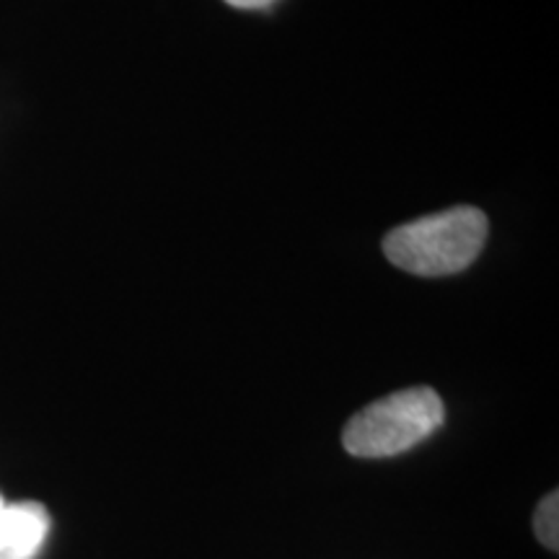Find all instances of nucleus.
Returning <instances> with one entry per match:
<instances>
[{"label":"nucleus","mask_w":559,"mask_h":559,"mask_svg":"<svg viewBox=\"0 0 559 559\" xmlns=\"http://www.w3.org/2000/svg\"><path fill=\"white\" fill-rule=\"evenodd\" d=\"M487 241V215L477 207H451L394 228L383 239L389 262L419 277L456 275L477 260Z\"/></svg>","instance_id":"1"},{"label":"nucleus","mask_w":559,"mask_h":559,"mask_svg":"<svg viewBox=\"0 0 559 559\" xmlns=\"http://www.w3.org/2000/svg\"><path fill=\"white\" fill-rule=\"evenodd\" d=\"M445 419L440 396L428 386L394 391L362 407L347 423L342 443L358 459H389L428 440Z\"/></svg>","instance_id":"2"},{"label":"nucleus","mask_w":559,"mask_h":559,"mask_svg":"<svg viewBox=\"0 0 559 559\" xmlns=\"http://www.w3.org/2000/svg\"><path fill=\"white\" fill-rule=\"evenodd\" d=\"M50 528V510L41 502H5L0 510V559H37Z\"/></svg>","instance_id":"3"},{"label":"nucleus","mask_w":559,"mask_h":559,"mask_svg":"<svg viewBox=\"0 0 559 559\" xmlns=\"http://www.w3.org/2000/svg\"><path fill=\"white\" fill-rule=\"evenodd\" d=\"M534 531L544 547H549L551 551L559 549V498H557V492H549L547 498L542 500V506L536 508Z\"/></svg>","instance_id":"4"},{"label":"nucleus","mask_w":559,"mask_h":559,"mask_svg":"<svg viewBox=\"0 0 559 559\" xmlns=\"http://www.w3.org/2000/svg\"><path fill=\"white\" fill-rule=\"evenodd\" d=\"M226 3L241 11H264V9H272L277 0H226Z\"/></svg>","instance_id":"5"},{"label":"nucleus","mask_w":559,"mask_h":559,"mask_svg":"<svg viewBox=\"0 0 559 559\" xmlns=\"http://www.w3.org/2000/svg\"><path fill=\"white\" fill-rule=\"evenodd\" d=\"M5 508V500H3V495H0V510H3Z\"/></svg>","instance_id":"6"}]
</instances>
